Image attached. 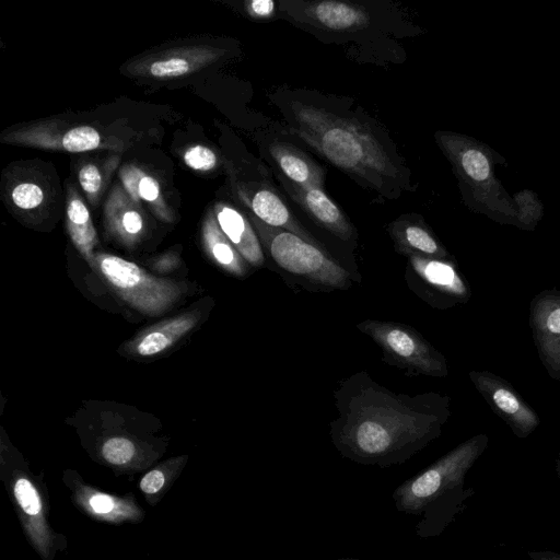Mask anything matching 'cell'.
<instances>
[{
    "label": "cell",
    "mask_w": 560,
    "mask_h": 560,
    "mask_svg": "<svg viewBox=\"0 0 560 560\" xmlns=\"http://www.w3.org/2000/svg\"><path fill=\"white\" fill-rule=\"evenodd\" d=\"M271 101L292 135L381 199L415 191L411 172L388 132L348 100L283 89Z\"/></svg>",
    "instance_id": "cell-1"
},
{
    "label": "cell",
    "mask_w": 560,
    "mask_h": 560,
    "mask_svg": "<svg viewBox=\"0 0 560 560\" xmlns=\"http://www.w3.org/2000/svg\"><path fill=\"white\" fill-rule=\"evenodd\" d=\"M337 418L330 438L340 455L361 465H400L436 439L447 421L450 398L429 392L396 394L366 371L334 390Z\"/></svg>",
    "instance_id": "cell-2"
},
{
    "label": "cell",
    "mask_w": 560,
    "mask_h": 560,
    "mask_svg": "<svg viewBox=\"0 0 560 560\" xmlns=\"http://www.w3.org/2000/svg\"><path fill=\"white\" fill-rule=\"evenodd\" d=\"M483 438L478 436L459 445L394 490L393 500L399 512L421 516L416 525L418 537L438 534L441 527L442 497L450 486L457 482Z\"/></svg>",
    "instance_id": "cell-3"
},
{
    "label": "cell",
    "mask_w": 560,
    "mask_h": 560,
    "mask_svg": "<svg viewBox=\"0 0 560 560\" xmlns=\"http://www.w3.org/2000/svg\"><path fill=\"white\" fill-rule=\"evenodd\" d=\"M249 220L269 257L283 270L331 289L350 287V273L326 252L294 233L266 224L253 213Z\"/></svg>",
    "instance_id": "cell-4"
},
{
    "label": "cell",
    "mask_w": 560,
    "mask_h": 560,
    "mask_svg": "<svg viewBox=\"0 0 560 560\" xmlns=\"http://www.w3.org/2000/svg\"><path fill=\"white\" fill-rule=\"evenodd\" d=\"M357 328L373 339L383 360L408 375L445 376V358L419 331L400 323L365 319Z\"/></svg>",
    "instance_id": "cell-5"
},
{
    "label": "cell",
    "mask_w": 560,
    "mask_h": 560,
    "mask_svg": "<svg viewBox=\"0 0 560 560\" xmlns=\"http://www.w3.org/2000/svg\"><path fill=\"white\" fill-rule=\"evenodd\" d=\"M278 14L319 35L347 36L371 28L372 9L361 2L323 0H280Z\"/></svg>",
    "instance_id": "cell-6"
},
{
    "label": "cell",
    "mask_w": 560,
    "mask_h": 560,
    "mask_svg": "<svg viewBox=\"0 0 560 560\" xmlns=\"http://www.w3.org/2000/svg\"><path fill=\"white\" fill-rule=\"evenodd\" d=\"M96 261L100 271L114 291L144 314L163 313L179 295L178 288L173 282L158 279L120 257L100 254Z\"/></svg>",
    "instance_id": "cell-7"
},
{
    "label": "cell",
    "mask_w": 560,
    "mask_h": 560,
    "mask_svg": "<svg viewBox=\"0 0 560 560\" xmlns=\"http://www.w3.org/2000/svg\"><path fill=\"white\" fill-rule=\"evenodd\" d=\"M284 194L319 228L343 242L357 240V230L324 189L303 188L273 173Z\"/></svg>",
    "instance_id": "cell-8"
},
{
    "label": "cell",
    "mask_w": 560,
    "mask_h": 560,
    "mask_svg": "<svg viewBox=\"0 0 560 560\" xmlns=\"http://www.w3.org/2000/svg\"><path fill=\"white\" fill-rule=\"evenodd\" d=\"M469 376L491 409L518 434L526 435L539 423L536 412L505 381L489 372H470Z\"/></svg>",
    "instance_id": "cell-9"
},
{
    "label": "cell",
    "mask_w": 560,
    "mask_h": 560,
    "mask_svg": "<svg viewBox=\"0 0 560 560\" xmlns=\"http://www.w3.org/2000/svg\"><path fill=\"white\" fill-rule=\"evenodd\" d=\"M264 151L273 173L303 188L324 189L327 170L293 142L271 133Z\"/></svg>",
    "instance_id": "cell-10"
},
{
    "label": "cell",
    "mask_w": 560,
    "mask_h": 560,
    "mask_svg": "<svg viewBox=\"0 0 560 560\" xmlns=\"http://www.w3.org/2000/svg\"><path fill=\"white\" fill-rule=\"evenodd\" d=\"M530 325L541 361L560 378V293L544 292L533 300Z\"/></svg>",
    "instance_id": "cell-11"
},
{
    "label": "cell",
    "mask_w": 560,
    "mask_h": 560,
    "mask_svg": "<svg viewBox=\"0 0 560 560\" xmlns=\"http://www.w3.org/2000/svg\"><path fill=\"white\" fill-rule=\"evenodd\" d=\"M410 270L427 292L442 296L443 302H464L469 291L454 265L445 259L406 255Z\"/></svg>",
    "instance_id": "cell-12"
},
{
    "label": "cell",
    "mask_w": 560,
    "mask_h": 560,
    "mask_svg": "<svg viewBox=\"0 0 560 560\" xmlns=\"http://www.w3.org/2000/svg\"><path fill=\"white\" fill-rule=\"evenodd\" d=\"M395 249L402 254L445 259L447 252L419 214H402L387 226Z\"/></svg>",
    "instance_id": "cell-13"
},
{
    "label": "cell",
    "mask_w": 560,
    "mask_h": 560,
    "mask_svg": "<svg viewBox=\"0 0 560 560\" xmlns=\"http://www.w3.org/2000/svg\"><path fill=\"white\" fill-rule=\"evenodd\" d=\"M215 218L220 229L241 256L250 266L261 267L265 253L250 220L238 209L225 203L217 206Z\"/></svg>",
    "instance_id": "cell-14"
},
{
    "label": "cell",
    "mask_w": 560,
    "mask_h": 560,
    "mask_svg": "<svg viewBox=\"0 0 560 560\" xmlns=\"http://www.w3.org/2000/svg\"><path fill=\"white\" fill-rule=\"evenodd\" d=\"M203 238L209 254L220 267L236 277L247 275L250 265L241 256L212 218L206 222Z\"/></svg>",
    "instance_id": "cell-15"
},
{
    "label": "cell",
    "mask_w": 560,
    "mask_h": 560,
    "mask_svg": "<svg viewBox=\"0 0 560 560\" xmlns=\"http://www.w3.org/2000/svg\"><path fill=\"white\" fill-rule=\"evenodd\" d=\"M196 322L197 317L192 313L172 318L148 331L136 345L137 353L143 357L161 353L189 331L195 326Z\"/></svg>",
    "instance_id": "cell-16"
},
{
    "label": "cell",
    "mask_w": 560,
    "mask_h": 560,
    "mask_svg": "<svg viewBox=\"0 0 560 560\" xmlns=\"http://www.w3.org/2000/svg\"><path fill=\"white\" fill-rule=\"evenodd\" d=\"M67 217L74 244L86 258H92V250L96 244V232L89 209L80 198L69 200Z\"/></svg>",
    "instance_id": "cell-17"
},
{
    "label": "cell",
    "mask_w": 560,
    "mask_h": 560,
    "mask_svg": "<svg viewBox=\"0 0 560 560\" xmlns=\"http://www.w3.org/2000/svg\"><path fill=\"white\" fill-rule=\"evenodd\" d=\"M100 133L90 126L70 129L62 138V148L70 152L90 151L98 147Z\"/></svg>",
    "instance_id": "cell-18"
},
{
    "label": "cell",
    "mask_w": 560,
    "mask_h": 560,
    "mask_svg": "<svg viewBox=\"0 0 560 560\" xmlns=\"http://www.w3.org/2000/svg\"><path fill=\"white\" fill-rule=\"evenodd\" d=\"M11 199L18 208L32 210L44 201V190L35 183L24 182L12 189Z\"/></svg>",
    "instance_id": "cell-19"
},
{
    "label": "cell",
    "mask_w": 560,
    "mask_h": 560,
    "mask_svg": "<svg viewBox=\"0 0 560 560\" xmlns=\"http://www.w3.org/2000/svg\"><path fill=\"white\" fill-rule=\"evenodd\" d=\"M14 495L22 510L31 516L37 515L42 510V501L36 488L25 478H20L14 485Z\"/></svg>",
    "instance_id": "cell-20"
},
{
    "label": "cell",
    "mask_w": 560,
    "mask_h": 560,
    "mask_svg": "<svg viewBox=\"0 0 560 560\" xmlns=\"http://www.w3.org/2000/svg\"><path fill=\"white\" fill-rule=\"evenodd\" d=\"M102 453L108 463L122 465L133 457L135 445L126 438H112L104 443Z\"/></svg>",
    "instance_id": "cell-21"
},
{
    "label": "cell",
    "mask_w": 560,
    "mask_h": 560,
    "mask_svg": "<svg viewBox=\"0 0 560 560\" xmlns=\"http://www.w3.org/2000/svg\"><path fill=\"white\" fill-rule=\"evenodd\" d=\"M191 69L190 62L178 56L155 60L149 67V72L155 78H173L187 73Z\"/></svg>",
    "instance_id": "cell-22"
},
{
    "label": "cell",
    "mask_w": 560,
    "mask_h": 560,
    "mask_svg": "<svg viewBox=\"0 0 560 560\" xmlns=\"http://www.w3.org/2000/svg\"><path fill=\"white\" fill-rule=\"evenodd\" d=\"M185 163L196 171H209L217 165V155L205 145L189 148L184 154Z\"/></svg>",
    "instance_id": "cell-23"
},
{
    "label": "cell",
    "mask_w": 560,
    "mask_h": 560,
    "mask_svg": "<svg viewBox=\"0 0 560 560\" xmlns=\"http://www.w3.org/2000/svg\"><path fill=\"white\" fill-rule=\"evenodd\" d=\"M246 11L250 18L269 20L279 16L278 2L273 0H252L246 2Z\"/></svg>",
    "instance_id": "cell-24"
},
{
    "label": "cell",
    "mask_w": 560,
    "mask_h": 560,
    "mask_svg": "<svg viewBox=\"0 0 560 560\" xmlns=\"http://www.w3.org/2000/svg\"><path fill=\"white\" fill-rule=\"evenodd\" d=\"M79 182L83 190L89 195H96L102 185V176L93 164H86L79 171Z\"/></svg>",
    "instance_id": "cell-25"
},
{
    "label": "cell",
    "mask_w": 560,
    "mask_h": 560,
    "mask_svg": "<svg viewBox=\"0 0 560 560\" xmlns=\"http://www.w3.org/2000/svg\"><path fill=\"white\" fill-rule=\"evenodd\" d=\"M165 477L162 471L154 469L149 471L141 479L140 488L145 493H155L158 492L164 485Z\"/></svg>",
    "instance_id": "cell-26"
},
{
    "label": "cell",
    "mask_w": 560,
    "mask_h": 560,
    "mask_svg": "<svg viewBox=\"0 0 560 560\" xmlns=\"http://www.w3.org/2000/svg\"><path fill=\"white\" fill-rule=\"evenodd\" d=\"M138 194L147 201H154L160 195L158 182L151 176H143L138 184Z\"/></svg>",
    "instance_id": "cell-27"
},
{
    "label": "cell",
    "mask_w": 560,
    "mask_h": 560,
    "mask_svg": "<svg viewBox=\"0 0 560 560\" xmlns=\"http://www.w3.org/2000/svg\"><path fill=\"white\" fill-rule=\"evenodd\" d=\"M121 226L130 235L138 234L143 226L141 214L132 209L126 211L121 218Z\"/></svg>",
    "instance_id": "cell-28"
},
{
    "label": "cell",
    "mask_w": 560,
    "mask_h": 560,
    "mask_svg": "<svg viewBox=\"0 0 560 560\" xmlns=\"http://www.w3.org/2000/svg\"><path fill=\"white\" fill-rule=\"evenodd\" d=\"M90 506L97 514H107L112 512L115 508V503L113 499L103 493H96L92 495L89 500Z\"/></svg>",
    "instance_id": "cell-29"
},
{
    "label": "cell",
    "mask_w": 560,
    "mask_h": 560,
    "mask_svg": "<svg viewBox=\"0 0 560 560\" xmlns=\"http://www.w3.org/2000/svg\"><path fill=\"white\" fill-rule=\"evenodd\" d=\"M330 560H362V559H355V558H336Z\"/></svg>",
    "instance_id": "cell-30"
}]
</instances>
